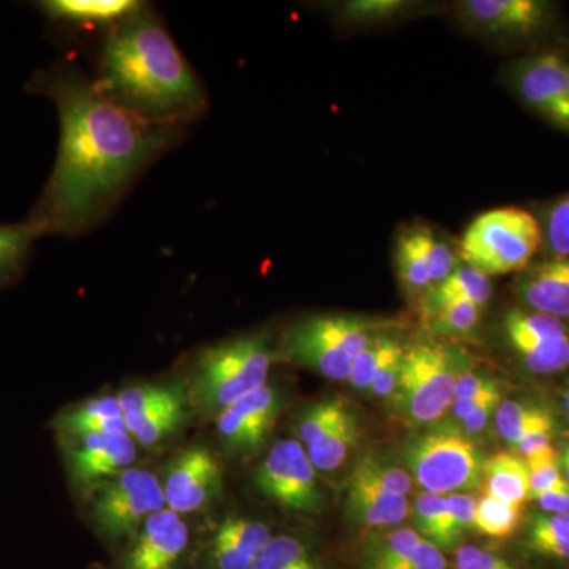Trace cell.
Here are the masks:
<instances>
[{
    "mask_svg": "<svg viewBox=\"0 0 569 569\" xmlns=\"http://www.w3.org/2000/svg\"><path fill=\"white\" fill-rule=\"evenodd\" d=\"M28 88L54 102L61 122L54 170L29 219L44 234L81 233L111 208L173 132L134 118L69 67L37 71Z\"/></svg>",
    "mask_w": 569,
    "mask_h": 569,
    "instance_id": "1",
    "label": "cell"
},
{
    "mask_svg": "<svg viewBox=\"0 0 569 569\" xmlns=\"http://www.w3.org/2000/svg\"><path fill=\"white\" fill-rule=\"evenodd\" d=\"M97 86L146 123L170 129L204 108V92L162 24L141 9L112 26Z\"/></svg>",
    "mask_w": 569,
    "mask_h": 569,
    "instance_id": "2",
    "label": "cell"
},
{
    "mask_svg": "<svg viewBox=\"0 0 569 569\" xmlns=\"http://www.w3.org/2000/svg\"><path fill=\"white\" fill-rule=\"evenodd\" d=\"M272 356L264 335L238 337L203 351L194 366L192 400L203 413L219 415L266 387Z\"/></svg>",
    "mask_w": 569,
    "mask_h": 569,
    "instance_id": "3",
    "label": "cell"
},
{
    "mask_svg": "<svg viewBox=\"0 0 569 569\" xmlns=\"http://www.w3.org/2000/svg\"><path fill=\"white\" fill-rule=\"evenodd\" d=\"M542 244L541 223L533 213L497 208L470 223L460 239L459 257L486 276H505L526 271Z\"/></svg>",
    "mask_w": 569,
    "mask_h": 569,
    "instance_id": "4",
    "label": "cell"
},
{
    "mask_svg": "<svg viewBox=\"0 0 569 569\" xmlns=\"http://www.w3.org/2000/svg\"><path fill=\"white\" fill-rule=\"evenodd\" d=\"M455 348L437 342L415 343L403 355L402 372L392 408L411 425H427L443 417L455 402L456 385L463 372Z\"/></svg>",
    "mask_w": 569,
    "mask_h": 569,
    "instance_id": "5",
    "label": "cell"
},
{
    "mask_svg": "<svg viewBox=\"0 0 569 569\" xmlns=\"http://www.w3.org/2000/svg\"><path fill=\"white\" fill-rule=\"evenodd\" d=\"M403 458L426 492L451 496L479 488L485 459L463 433L437 430L408 441Z\"/></svg>",
    "mask_w": 569,
    "mask_h": 569,
    "instance_id": "6",
    "label": "cell"
},
{
    "mask_svg": "<svg viewBox=\"0 0 569 569\" xmlns=\"http://www.w3.org/2000/svg\"><path fill=\"white\" fill-rule=\"evenodd\" d=\"M164 508L167 501L159 478L142 468H129L97 490L92 518L102 533L122 538L138 533L146 519Z\"/></svg>",
    "mask_w": 569,
    "mask_h": 569,
    "instance_id": "7",
    "label": "cell"
},
{
    "mask_svg": "<svg viewBox=\"0 0 569 569\" xmlns=\"http://www.w3.org/2000/svg\"><path fill=\"white\" fill-rule=\"evenodd\" d=\"M253 485L258 492L290 511L318 512L323 508L316 467L298 440L276 443L254 470Z\"/></svg>",
    "mask_w": 569,
    "mask_h": 569,
    "instance_id": "8",
    "label": "cell"
},
{
    "mask_svg": "<svg viewBox=\"0 0 569 569\" xmlns=\"http://www.w3.org/2000/svg\"><path fill=\"white\" fill-rule=\"evenodd\" d=\"M511 81L527 107L556 129L569 133V61L565 56H530L516 63Z\"/></svg>",
    "mask_w": 569,
    "mask_h": 569,
    "instance_id": "9",
    "label": "cell"
},
{
    "mask_svg": "<svg viewBox=\"0 0 569 569\" xmlns=\"http://www.w3.org/2000/svg\"><path fill=\"white\" fill-rule=\"evenodd\" d=\"M162 488L168 509L179 516L190 515L219 496L222 468L208 448L192 447L171 460Z\"/></svg>",
    "mask_w": 569,
    "mask_h": 569,
    "instance_id": "10",
    "label": "cell"
},
{
    "mask_svg": "<svg viewBox=\"0 0 569 569\" xmlns=\"http://www.w3.org/2000/svg\"><path fill=\"white\" fill-rule=\"evenodd\" d=\"M134 440L127 433H92L67 443V466L78 488H96L132 468Z\"/></svg>",
    "mask_w": 569,
    "mask_h": 569,
    "instance_id": "11",
    "label": "cell"
},
{
    "mask_svg": "<svg viewBox=\"0 0 569 569\" xmlns=\"http://www.w3.org/2000/svg\"><path fill=\"white\" fill-rule=\"evenodd\" d=\"M552 6L542 0H468L460 3L463 20L501 39L526 40L548 31Z\"/></svg>",
    "mask_w": 569,
    "mask_h": 569,
    "instance_id": "12",
    "label": "cell"
},
{
    "mask_svg": "<svg viewBox=\"0 0 569 569\" xmlns=\"http://www.w3.org/2000/svg\"><path fill=\"white\" fill-rule=\"evenodd\" d=\"M280 400L271 387L257 389L217 415V430L227 447L250 451L260 448L279 417Z\"/></svg>",
    "mask_w": 569,
    "mask_h": 569,
    "instance_id": "13",
    "label": "cell"
},
{
    "mask_svg": "<svg viewBox=\"0 0 569 569\" xmlns=\"http://www.w3.org/2000/svg\"><path fill=\"white\" fill-rule=\"evenodd\" d=\"M190 530L171 509L146 519L126 560V569H173L189 546Z\"/></svg>",
    "mask_w": 569,
    "mask_h": 569,
    "instance_id": "14",
    "label": "cell"
},
{
    "mask_svg": "<svg viewBox=\"0 0 569 569\" xmlns=\"http://www.w3.org/2000/svg\"><path fill=\"white\" fill-rule=\"evenodd\" d=\"M519 295L535 312L569 318V257H550L529 266L520 277Z\"/></svg>",
    "mask_w": 569,
    "mask_h": 569,
    "instance_id": "15",
    "label": "cell"
},
{
    "mask_svg": "<svg viewBox=\"0 0 569 569\" xmlns=\"http://www.w3.org/2000/svg\"><path fill=\"white\" fill-rule=\"evenodd\" d=\"M52 427L66 445L77 438L92 436V433H127L130 436L118 396L97 397V399L62 411L52 421Z\"/></svg>",
    "mask_w": 569,
    "mask_h": 569,
    "instance_id": "16",
    "label": "cell"
},
{
    "mask_svg": "<svg viewBox=\"0 0 569 569\" xmlns=\"http://www.w3.org/2000/svg\"><path fill=\"white\" fill-rule=\"evenodd\" d=\"M291 329L353 361L376 336L370 321L353 316L310 317Z\"/></svg>",
    "mask_w": 569,
    "mask_h": 569,
    "instance_id": "17",
    "label": "cell"
},
{
    "mask_svg": "<svg viewBox=\"0 0 569 569\" xmlns=\"http://www.w3.org/2000/svg\"><path fill=\"white\" fill-rule=\"evenodd\" d=\"M347 508L356 522L373 529L399 526L411 515L407 497L392 496L353 479L348 485Z\"/></svg>",
    "mask_w": 569,
    "mask_h": 569,
    "instance_id": "18",
    "label": "cell"
},
{
    "mask_svg": "<svg viewBox=\"0 0 569 569\" xmlns=\"http://www.w3.org/2000/svg\"><path fill=\"white\" fill-rule=\"evenodd\" d=\"M39 6L51 20L73 24H116L141 9L134 0H44Z\"/></svg>",
    "mask_w": 569,
    "mask_h": 569,
    "instance_id": "19",
    "label": "cell"
},
{
    "mask_svg": "<svg viewBox=\"0 0 569 569\" xmlns=\"http://www.w3.org/2000/svg\"><path fill=\"white\" fill-rule=\"evenodd\" d=\"M486 493L496 497L503 503L522 507L530 497L529 468L526 460L511 452H500L485 460Z\"/></svg>",
    "mask_w": 569,
    "mask_h": 569,
    "instance_id": "20",
    "label": "cell"
},
{
    "mask_svg": "<svg viewBox=\"0 0 569 569\" xmlns=\"http://www.w3.org/2000/svg\"><path fill=\"white\" fill-rule=\"evenodd\" d=\"M481 309L466 298H441L427 293L425 320L430 331L443 336H466L477 328Z\"/></svg>",
    "mask_w": 569,
    "mask_h": 569,
    "instance_id": "21",
    "label": "cell"
},
{
    "mask_svg": "<svg viewBox=\"0 0 569 569\" xmlns=\"http://www.w3.org/2000/svg\"><path fill=\"white\" fill-rule=\"evenodd\" d=\"M358 438V421L353 411L348 408L346 415L323 437L305 449L316 470L332 471L346 462Z\"/></svg>",
    "mask_w": 569,
    "mask_h": 569,
    "instance_id": "22",
    "label": "cell"
},
{
    "mask_svg": "<svg viewBox=\"0 0 569 569\" xmlns=\"http://www.w3.org/2000/svg\"><path fill=\"white\" fill-rule=\"evenodd\" d=\"M43 230L31 219L20 223H0V288L10 283L24 268Z\"/></svg>",
    "mask_w": 569,
    "mask_h": 569,
    "instance_id": "23",
    "label": "cell"
},
{
    "mask_svg": "<svg viewBox=\"0 0 569 569\" xmlns=\"http://www.w3.org/2000/svg\"><path fill=\"white\" fill-rule=\"evenodd\" d=\"M396 263L400 282L410 293L430 290V269L419 227L407 230L397 239Z\"/></svg>",
    "mask_w": 569,
    "mask_h": 569,
    "instance_id": "24",
    "label": "cell"
},
{
    "mask_svg": "<svg viewBox=\"0 0 569 569\" xmlns=\"http://www.w3.org/2000/svg\"><path fill=\"white\" fill-rule=\"evenodd\" d=\"M187 399L159 408L142 417L126 419L130 437L144 448H152L162 443L171 433H174L186 422Z\"/></svg>",
    "mask_w": 569,
    "mask_h": 569,
    "instance_id": "25",
    "label": "cell"
},
{
    "mask_svg": "<svg viewBox=\"0 0 569 569\" xmlns=\"http://www.w3.org/2000/svg\"><path fill=\"white\" fill-rule=\"evenodd\" d=\"M531 372L553 373L569 366V336L559 339H526L507 336Z\"/></svg>",
    "mask_w": 569,
    "mask_h": 569,
    "instance_id": "26",
    "label": "cell"
},
{
    "mask_svg": "<svg viewBox=\"0 0 569 569\" xmlns=\"http://www.w3.org/2000/svg\"><path fill=\"white\" fill-rule=\"evenodd\" d=\"M417 530L397 529L385 535H376L367 541L361 553L362 569H387L421 545Z\"/></svg>",
    "mask_w": 569,
    "mask_h": 569,
    "instance_id": "27",
    "label": "cell"
},
{
    "mask_svg": "<svg viewBox=\"0 0 569 569\" xmlns=\"http://www.w3.org/2000/svg\"><path fill=\"white\" fill-rule=\"evenodd\" d=\"M527 546L538 556L569 560V515H539L531 519Z\"/></svg>",
    "mask_w": 569,
    "mask_h": 569,
    "instance_id": "28",
    "label": "cell"
},
{
    "mask_svg": "<svg viewBox=\"0 0 569 569\" xmlns=\"http://www.w3.org/2000/svg\"><path fill=\"white\" fill-rule=\"evenodd\" d=\"M250 569H323L305 542L293 537H272Z\"/></svg>",
    "mask_w": 569,
    "mask_h": 569,
    "instance_id": "29",
    "label": "cell"
},
{
    "mask_svg": "<svg viewBox=\"0 0 569 569\" xmlns=\"http://www.w3.org/2000/svg\"><path fill=\"white\" fill-rule=\"evenodd\" d=\"M118 399L123 418L130 419L171 406L187 396L176 385H137L119 392Z\"/></svg>",
    "mask_w": 569,
    "mask_h": 569,
    "instance_id": "30",
    "label": "cell"
},
{
    "mask_svg": "<svg viewBox=\"0 0 569 569\" xmlns=\"http://www.w3.org/2000/svg\"><path fill=\"white\" fill-rule=\"evenodd\" d=\"M427 293L441 296V298H466L482 309L488 306L492 296V283L485 272L463 263L456 266L455 272L443 283L430 288Z\"/></svg>",
    "mask_w": 569,
    "mask_h": 569,
    "instance_id": "31",
    "label": "cell"
},
{
    "mask_svg": "<svg viewBox=\"0 0 569 569\" xmlns=\"http://www.w3.org/2000/svg\"><path fill=\"white\" fill-rule=\"evenodd\" d=\"M520 515H522V507L503 503L498 498L486 493L477 500L475 530L496 539L511 537L518 530Z\"/></svg>",
    "mask_w": 569,
    "mask_h": 569,
    "instance_id": "32",
    "label": "cell"
},
{
    "mask_svg": "<svg viewBox=\"0 0 569 569\" xmlns=\"http://www.w3.org/2000/svg\"><path fill=\"white\" fill-rule=\"evenodd\" d=\"M350 479L400 497H407L413 486L406 470L381 462L373 456H366L365 459L359 460Z\"/></svg>",
    "mask_w": 569,
    "mask_h": 569,
    "instance_id": "33",
    "label": "cell"
},
{
    "mask_svg": "<svg viewBox=\"0 0 569 569\" xmlns=\"http://www.w3.org/2000/svg\"><path fill=\"white\" fill-rule=\"evenodd\" d=\"M548 413L549 411L545 410V408L507 400V402L500 403L496 413L498 433H500L505 441L516 447L520 438L526 436L531 427L537 425L539 419L545 418Z\"/></svg>",
    "mask_w": 569,
    "mask_h": 569,
    "instance_id": "34",
    "label": "cell"
},
{
    "mask_svg": "<svg viewBox=\"0 0 569 569\" xmlns=\"http://www.w3.org/2000/svg\"><path fill=\"white\" fill-rule=\"evenodd\" d=\"M347 410L348 407L342 399H326L310 407L296 426L299 443L305 448L316 443L318 438L323 437L346 415Z\"/></svg>",
    "mask_w": 569,
    "mask_h": 569,
    "instance_id": "35",
    "label": "cell"
},
{
    "mask_svg": "<svg viewBox=\"0 0 569 569\" xmlns=\"http://www.w3.org/2000/svg\"><path fill=\"white\" fill-rule=\"evenodd\" d=\"M447 505L448 496L422 492L411 507V516H413L419 537L432 542L438 549H440L445 519H447Z\"/></svg>",
    "mask_w": 569,
    "mask_h": 569,
    "instance_id": "36",
    "label": "cell"
},
{
    "mask_svg": "<svg viewBox=\"0 0 569 569\" xmlns=\"http://www.w3.org/2000/svg\"><path fill=\"white\" fill-rule=\"evenodd\" d=\"M507 336L526 337V339H559L569 336L567 326L559 318L538 312L511 310L503 321Z\"/></svg>",
    "mask_w": 569,
    "mask_h": 569,
    "instance_id": "37",
    "label": "cell"
},
{
    "mask_svg": "<svg viewBox=\"0 0 569 569\" xmlns=\"http://www.w3.org/2000/svg\"><path fill=\"white\" fill-rule=\"evenodd\" d=\"M475 511L477 500L467 493H451L448 496L447 519H445L443 535H441L440 549L456 548L468 531L475 530Z\"/></svg>",
    "mask_w": 569,
    "mask_h": 569,
    "instance_id": "38",
    "label": "cell"
},
{
    "mask_svg": "<svg viewBox=\"0 0 569 569\" xmlns=\"http://www.w3.org/2000/svg\"><path fill=\"white\" fill-rule=\"evenodd\" d=\"M397 342H399V340L392 339V337L389 336H373L369 346H367L361 353L356 356L348 381H350L355 388L369 389L378 370H380L381 365H383L385 359H387L389 351L392 350V347H395Z\"/></svg>",
    "mask_w": 569,
    "mask_h": 569,
    "instance_id": "39",
    "label": "cell"
},
{
    "mask_svg": "<svg viewBox=\"0 0 569 569\" xmlns=\"http://www.w3.org/2000/svg\"><path fill=\"white\" fill-rule=\"evenodd\" d=\"M217 531L234 542L239 549L244 550L247 556L254 560L272 539L271 530L268 529L266 523L250 519L230 518L223 520L222 526Z\"/></svg>",
    "mask_w": 569,
    "mask_h": 569,
    "instance_id": "40",
    "label": "cell"
},
{
    "mask_svg": "<svg viewBox=\"0 0 569 569\" xmlns=\"http://www.w3.org/2000/svg\"><path fill=\"white\" fill-rule=\"evenodd\" d=\"M539 223L550 257H569V194L553 201Z\"/></svg>",
    "mask_w": 569,
    "mask_h": 569,
    "instance_id": "41",
    "label": "cell"
},
{
    "mask_svg": "<svg viewBox=\"0 0 569 569\" xmlns=\"http://www.w3.org/2000/svg\"><path fill=\"white\" fill-rule=\"evenodd\" d=\"M526 460L527 468H529L530 479V497L539 496L546 492L553 486L559 485L563 475H561L560 458L556 449L552 447L542 449L537 455L530 456Z\"/></svg>",
    "mask_w": 569,
    "mask_h": 569,
    "instance_id": "42",
    "label": "cell"
},
{
    "mask_svg": "<svg viewBox=\"0 0 569 569\" xmlns=\"http://www.w3.org/2000/svg\"><path fill=\"white\" fill-rule=\"evenodd\" d=\"M419 230H421L422 247H425L430 269V282H432L430 288H436L455 272L458 260L447 242L438 239L429 228L419 227Z\"/></svg>",
    "mask_w": 569,
    "mask_h": 569,
    "instance_id": "43",
    "label": "cell"
},
{
    "mask_svg": "<svg viewBox=\"0 0 569 569\" xmlns=\"http://www.w3.org/2000/svg\"><path fill=\"white\" fill-rule=\"evenodd\" d=\"M413 3L403 0H351L343 3V18L350 21H381L395 18L410 9Z\"/></svg>",
    "mask_w": 569,
    "mask_h": 569,
    "instance_id": "44",
    "label": "cell"
},
{
    "mask_svg": "<svg viewBox=\"0 0 569 569\" xmlns=\"http://www.w3.org/2000/svg\"><path fill=\"white\" fill-rule=\"evenodd\" d=\"M403 355H406V348L397 342L392 350L389 351L387 359L378 370L376 378H373L372 385H370V391L378 397H391L395 395L397 385H399L400 372H402Z\"/></svg>",
    "mask_w": 569,
    "mask_h": 569,
    "instance_id": "45",
    "label": "cell"
},
{
    "mask_svg": "<svg viewBox=\"0 0 569 569\" xmlns=\"http://www.w3.org/2000/svg\"><path fill=\"white\" fill-rule=\"evenodd\" d=\"M211 559L216 569H250L254 561L219 531L212 538Z\"/></svg>",
    "mask_w": 569,
    "mask_h": 569,
    "instance_id": "46",
    "label": "cell"
},
{
    "mask_svg": "<svg viewBox=\"0 0 569 569\" xmlns=\"http://www.w3.org/2000/svg\"><path fill=\"white\" fill-rule=\"evenodd\" d=\"M456 569H518L503 557L477 546H460L456 553Z\"/></svg>",
    "mask_w": 569,
    "mask_h": 569,
    "instance_id": "47",
    "label": "cell"
},
{
    "mask_svg": "<svg viewBox=\"0 0 569 569\" xmlns=\"http://www.w3.org/2000/svg\"><path fill=\"white\" fill-rule=\"evenodd\" d=\"M387 569H448V561L445 559L443 550L422 539L421 545L408 553L406 559Z\"/></svg>",
    "mask_w": 569,
    "mask_h": 569,
    "instance_id": "48",
    "label": "cell"
},
{
    "mask_svg": "<svg viewBox=\"0 0 569 569\" xmlns=\"http://www.w3.org/2000/svg\"><path fill=\"white\" fill-rule=\"evenodd\" d=\"M552 432H553V419L552 415L548 413L545 418L539 419L537 425L531 427L529 432L526 433L522 438H520L519 443L516 445V449L522 459L530 458V456L537 455V452L542 451V449L552 447L550 441H552Z\"/></svg>",
    "mask_w": 569,
    "mask_h": 569,
    "instance_id": "49",
    "label": "cell"
},
{
    "mask_svg": "<svg viewBox=\"0 0 569 569\" xmlns=\"http://www.w3.org/2000/svg\"><path fill=\"white\" fill-rule=\"evenodd\" d=\"M533 500L537 501L542 511L549 512V515H569L568 479H561L559 485L533 497Z\"/></svg>",
    "mask_w": 569,
    "mask_h": 569,
    "instance_id": "50",
    "label": "cell"
},
{
    "mask_svg": "<svg viewBox=\"0 0 569 569\" xmlns=\"http://www.w3.org/2000/svg\"><path fill=\"white\" fill-rule=\"evenodd\" d=\"M501 395L492 397L488 402L482 403L477 410L471 411L466 419H462L463 432L475 433L481 432L488 426L489 419L492 418L493 413H497L498 407H500Z\"/></svg>",
    "mask_w": 569,
    "mask_h": 569,
    "instance_id": "51",
    "label": "cell"
},
{
    "mask_svg": "<svg viewBox=\"0 0 569 569\" xmlns=\"http://www.w3.org/2000/svg\"><path fill=\"white\" fill-rule=\"evenodd\" d=\"M497 388V383L490 378L478 376V373L466 372L463 370L458 378L456 385L455 399H463V397H471L488 392L490 389Z\"/></svg>",
    "mask_w": 569,
    "mask_h": 569,
    "instance_id": "52",
    "label": "cell"
},
{
    "mask_svg": "<svg viewBox=\"0 0 569 569\" xmlns=\"http://www.w3.org/2000/svg\"><path fill=\"white\" fill-rule=\"evenodd\" d=\"M500 395V388L497 387L490 389L488 392H482V395L463 397V399H455V402L451 403V408H449V410H451L452 417L462 421V419H466L471 411L477 410L478 407L488 402L492 397Z\"/></svg>",
    "mask_w": 569,
    "mask_h": 569,
    "instance_id": "53",
    "label": "cell"
},
{
    "mask_svg": "<svg viewBox=\"0 0 569 569\" xmlns=\"http://www.w3.org/2000/svg\"><path fill=\"white\" fill-rule=\"evenodd\" d=\"M560 466L563 467L565 475H567L569 481V445L567 449H565L563 456H561Z\"/></svg>",
    "mask_w": 569,
    "mask_h": 569,
    "instance_id": "54",
    "label": "cell"
},
{
    "mask_svg": "<svg viewBox=\"0 0 569 569\" xmlns=\"http://www.w3.org/2000/svg\"><path fill=\"white\" fill-rule=\"evenodd\" d=\"M565 410H567V415L569 418V388L568 391L565 392Z\"/></svg>",
    "mask_w": 569,
    "mask_h": 569,
    "instance_id": "55",
    "label": "cell"
}]
</instances>
